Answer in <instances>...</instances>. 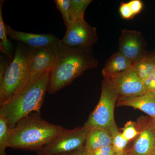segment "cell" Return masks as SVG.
Here are the masks:
<instances>
[{
	"instance_id": "cell-8",
	"label": "cell",
	"mask_w": 155,
	"mask_h": 155,
	"mask_svg": "<svg viewBox=\"0 0 155 155\" xmlns=\"http://www.w3.org/2000/svg\"><path fill=\"white\" fill-rule=\"evenodd\" d=\"M104 78L116 91L118 98L138 96L147 92L143 81L134 67L119 75Z\"/></svg>"
},
{
	"instance_id": "cell-7",
	"label": "cell",
	"mask_w": 155,
	"mask_h": 155,
	"mask_svg": "<svg viewBox=\"0 0 155 155\" xmlns=\"http://www.w3.org/2000/svg\"><path fill=\"white\" fill-rule=\"evenodd\" d=\"M61 41L69 47L92 48L98 41L96 28L90 25L84 19L72 21Z\"/></svg>"
},
{
	"instance_id": "cell-19",
	"label": "cell",
	"mask_w": 155,
	"mask_h": 155,
	"mask_svg": "<svg viewBox=\"0 0 155 155\" xmlns=\"http://www.w3.org/2000/svg\"><path fill=\"white\" fill-rule=\"evenodd\" d=\"M134 67L139 77L143 81L155 72L153 60L148 56L135 64Z\"/></svg>"
},
{
	"instance_id": "cell-4",
	"label": "cell",
	"mask_w": 155,
	"mask_h": 155,
	"mask_svg": "<svg viewBox=\"0 0 155 155\" xmlns=\"http://www.w3.org/2000/svg\"><path fill=\"white\" fill-rule=\"evenodd\" d=\"M31 48L18 44L13 60L0 79V105L8 101L24 86L29 77Z\"/></svg>"
},
{
	"instance_id": "cell-6",
	"label": "cell",
	"mask_w": 155,
	"mask_h": 155,
	"mask_svg": "<svg viewBox=\"0 0 155 155\" xmlns=\"http://www.w3.org/2000/svg\"><path fill=\"white\" fill-rule=\"evenodd\" d=\"M88 130L84 126L64 129L51 141L37 151L39 155H59L84 149Z\"/></svg>"
},
{
	"instance_id": "cell-30",
	"label": "cell",
	"mask_w": 155,
	"mask_h": 155,
	"mask_svg": "<svg viewBox=\"0 0 155 155\" xmlns=\"http://www.w3.org/2000/svg\"><path fill=\"white\" fill-rule=\"evenodd\" d=\"M154 123V149H155V119H153Z\"/></svg>"
},
{
	"instance_id": "cell-15",
	"label": "cell",
	"mask_w": 155,
	"mask_h": 155,
	"mask_svg": "<svg viewBox=\"0 0 155 155\" xmlns=\"http://www.w3.org/2000/svg\"><path fill=\"white\" fill-rule=\"evenodd\" d=\"M113 137L107 131L100 128H93L88 130L84 150L89 155L94 150L112 144Z\"/></svg>"
},
{
	"instance_id": "cell-9",
	"label": "cell",
	"mask_w": 155,
	"mask_h": 155,
	"mask_svg": "<svg viewBox=\"0 0 155 155\" xmlns=\"http://www.w3.org/2000/svg\"><path fill=\"white\" fill-rule=\"evenodd\" d=\"M146 43L140 32L123 29L119 39V51L128 59L134 66L147 57Z\"/></svg>"
},
{
	"instance_id": "cell-27",
	"label": "cell",
	"mask_w": 155,
	"mask_h": 155,
	"mask_svg": "<svg viewBox=\"0 0 155 155\" xmlns=\"http://www.w3.org/2000/svg\"><path fill=\"white\" fill-rule=\"evenodd\" d=\"M8 61L4 59L3 57L1 56V64H0V79H2L5 74L7 68L10 64Z\"/></svg>"
},
{
	"instance_id": "cell-23",
	"label": "cell",
	"mask_w": 155,
	"mask_h": 155,
	"mask_svg": "<svg viewBox=\"0 0 155 155\" xmlns=\"http://www.w3.org/2000/svg\"><path fill=\"white\" fill-rule=\"evenodd\" d=\"M116 152L112 144L106 146L92 152L89 155H116Z\"/></svg>"
},
{
	"instance_id": "cell-31",
	"label": "cell",
	"mask_w": 155,
	"mask_h": 155,
	"mask_svg": "<svg viewBox=\"0 0 155 155\" xmlns=\"http://www.w3.org/2000/svg\"><path fill=\"white\" fill-rule=\"evenodd\" d=\"M148 155H155V149H154Z\"/></svg>"
},
{
	"instance_id": "cell-21",
	"label": "cell",
	"mask_w": 155,
	"mask_h": 155,
	"mask_svg": "<svg viewBox=\"0 0 155 155\" xmlns=\"http://www.w3.org/2000/svg\"><path fill=\"white\" fill-rule=\"evenodd\" d=\"M122 135L128 141L136 138L139 134V131L136 123L129 121L125 124L122 128Z\"/></svg>"
},
{
	"instance_id": "cell-11",
	"label": "cell",
	"mask_w": 155,
	"mask_h": 155,
	"mask_svg": "<svg viewBox=\"0 0 155 155\" xmlns=\"http://www.w3.org/2000/svg\"><path fill=\"white\" fill-rule=\"evenodd\" d=\"M55 60V55L51 45L35 48H31L29 77L41 75L47 71L52 70L54 66Z\"/></svg>"
},
{
	"instance_id": "cell-29",
	"label": "cell",
	"mask_w": 155,
	"mask_h": 155,
	"mask_svg": "<svg viewBox=\"0 0 155 155\" xmlns=\"http://www.w3.org/2000/svg\"><path fill=\"white\" fill-rule=\"evenodd\" d=\"M130 154V152L129 150H126L122 152L118 153L116 155H129Z\"/></svg>"
},
{
	"instance_id": "cell-14",
	"label": "cell",
	"mask_w": 155,
	"mask_h": 155,
	"mask_svg": "<svg viewBox=\"0 0 155 155\" xmlns=\"http://www.w3.org/2000/svg\"><path fill=\"white\" fill-rule=\"evenodd\" d=\"M134 67L131 61L118 51L106 62L102 70L104 78L114 77L126 72Z\"/></svg>"
},
{
	"instance_id": "cell-28",
	"label": "cell",
	"mask_w": 155,
	"mask_h": 155,
	"mask_svg": "<svg viewBox=\"0 0 155 155\" xmlns=\"http://www.w3.org/2000/svg\"><path fill=\"white\" fill-rule=\"evenodd\" d=\"M59 155H88L85 151L84 149L74 152L68 153L64 154Z\"/></svg>"
},
{
	"instance_id": "cell-1",
	"label": "cell",
	"mask_w": 155,
	"mask_h": 155,
	"mask_svg": "<svg viewBox=\"0 0 155 155\" xmlns=\"http://www.w3.org/2000/svg\"><path fill=\"white\" fill-rule=\"evenodd\" d=\"M51 47L56 60L50 75L48 90L50 94H54L86 70L96 68L98 65L92 48L69 47L62 43L61 40L51 45Z\"/></svg>"
},
{
	"instance_id": "cell-26",
	"label": "cell",
	"mask_w": 155,
	"mask_h": 155,
	"mask_svg": "<svg viewBox=\"0 0 155 155\" xmlns=\"http://www.w3.org/2000/svg\"><path fill=\"white\" fill-rule=\"evenodd\" d=\"M134 16L139 14L142 10L143 4L140 0H132L128 2Z\"/></svg>"
},
{
	"instance_id": "cell-25",
	"label": "cell",
	"mask_w": 155,
	"mask_h": 155,
	"mask_svg": "<svg viewBox=\"0 0 155 155\" xmlns=\"http://www.w3.org/2000/svg\"><path fill=\"white\" fill-rule=\"evenodd\" d=\"M145 88L147 92H155V72L143 81Z\"/></svg>"
},
{
	"instance_id": "cell-20",
	"label": "cell",
	"mask_w": 155,
	"mask_h": 155,
	"mask_svg": "<svg viewBox=\"0 0 155 155\" xmlns=\"http://www.w3.org/2000/svg\"><path fill=\"white\" fill-rule=\"evenodd\" d=\"M70 0H55L56 7L60 11L66 28L72 22L69 13Z\"/></svg>"
},
{
	"instance_id": "cell-2",
	"label": "cell",
	"mask_w": 155,
	"mask_h": 155,
	"mask_svg": "<svg viewBox=\"0 0 155 155\" xmlns=\"http://www.w3.org/2000/svg\"><path fill=\"white\" fill-rule=\"evenodd\" d=\"M51 71L29 77L19 92L0 106V114L7 119L11 129L22 118L32 113L40 114L48 92Z\"/></svg>"
},
{
	"instance_id": "cell-3",
	"label": "cell",
	"mask_w": 155,
	"mask_h": 155,
	"mask_svg": "<svg viewBox=\"0 0 155 155\" xmlns=\"http://www.w3.org/2000/svg\"><path fill=\"white\" fill-rule=\"evenodd\" d=\"M64 129L41 119L40 114L32 113L21 119L12 129L8 147L37 151Z\"/></svg>"
},
{
	"instance_id": "cell-12",
	"label": "cell",
	"mask_w": 155,
	"mask_h": 155,
	"mask_svg": "<svg viewBox=\"0 0 155 155\" xmlns=\"http://www.w3.org/2000/svg\"><path fill=\"white\" fill-rule=\"evenodd\" d=\"M6 31L8 37L21 42L31 48L49 46L60 40L52 34H40L22 32L14 30L6 24Z\"/></svg>"
},
{
	"instance_id": "cell-13",
	"label": "cell",
	"mask_w": 155,
	"mask_h": 155,
	"mask_svg": "<svg viewBox=\"0 0 155 155\" xmlns=\"http://www.w3.org/2000/svg\"><path fill=\"white\" fill-rule=\"evenodd\" d=\"M117 106H126L138 109L155 119V92L150 91L138 96L119 98Z\"/></svg>"
},
{
	"instance_id": "cell-17",
	"label": "cell",
	"mask_w": 155,
	"mask_h": 155,
	"mask_svg": "<svg viewBox=\"0 0 155 155\" xmlns=\"http://www.w3.org/2000/svg\"><path fill=\"white\" fill-rule=\"evenodd\" d=\"M12 129L7 119L0 114V155H6V149L8 147Z\"/></svg>"
},
{
	"instance_id": "cell-33",
	"label": "cell",
	"mask_w": 155,
	"mask_h": 155,
	"mask_svg": "<svg viewBox=\"0 0 155 155\" xmlns=\"http://www.w3.org/2000/svg\"><path fill=\"white\" fill-rule=\"evenodd\" d=\"M129 155H130V154H129Z\"/></svg>"
},
{
	"instance_id": "cell-18",
	"label": "cell",
	"mask_w": 155,
	"mask_h": 155,
	"mask_svg": "<svg viewBox=\"0 0 155 155\" xmlns=\"http://www.w3.org/2000/svg\"><path fill=\"white\" fill-rule=\"evenodd\" d=\"M91 0H70L69 13L72 21L84 19L85 10Z\"/></svg>"
},
{
	"instance_id": "cell-32",
	"label": "cell",
	"mask_w": 155,
	"mask_h": 155,
	"mask_svg": "<svg viewBox=\"0 0 155 155\" xmlns=\"http://www.w3.org/2000/svg\"><path fill=\"white\" fill-rule=\"evenodd\" d=\"M153 60L154 62L155 66V60Z\"/></svg>"
},
{
	"instance_id": "cell-24",
	"label": "cell",
	"mask_w": 155,
	"mask_h": 155,
	"mask_svg": "<svg viewBox=\"0 0 155 155\" xmlns=\"http://www.w3.org/2000/svg\"><path fill=\"white\" fill-rule=\"evenodd\" d=\"M119 11L122 18L125 19H131L134 17L128 3L122 2L120 5Z\"/></svg>"
},
{
	"instance_id": "cell-10",
	"label": "cell",
	"mask_w": 155,
	"mask_h": 155,
	"mask_svg": "<svg viewBox=\"0 0 155 155\" xmlns=\"http://www.w3.org/2000/svg\"><path fill=\"white\" fill-rule=\"evenodd\" d=\"M136 123L139 134L129 149L131 155H148L154 149V120L150 117H141Z\"/></svg>"
},
{
	"instance_id": "cell-22",
	"label": "cell",
	"mask_w": 155,
	"mask_h": 155,
	"mask_svg": "<svg viewBox=\"0 0 155 155\" xmlns=\"http://www.w3.org/2000/svg\"><path fill=\"white\" fill-rule=\"evenodd\" d=\"M128 142L123 137L122 133L118 131L113 137L112 144L116 152L118 153L124 151L126 150Z\"/></svg>"
},
{
	"instance_id": "cell-5",
	"label": "cell",
	"mask_w": 155,
	"mask_h": 155,
	"mask_svg": "<svg viewBox=\"0 0 155 155\" xmlns=\"http://www.w3.org/2000/svg\"><path fill=\"white\" fill-rule=\"evenodd\" d=\"M118 99L116 91L104 78L99 101L84 126L88 130L93 128L103 129L113 137L119 131L114 115V108Z\"/></svg>"
},
{
	"instance_id": "cell-16",
	"label": "cell",
	"mask_w": 155,
	"mask_h": 155,
	"mask_svg": "<svg viewBox=\"0 0 155 155\" xmlns=\"http://www.w3.org/2000/svg\"><path fill=\"white\" fill-rule=\"evenodd\" d=\"M5 1H0V50L11 60H13V46L8 38L6 31V24L3 20V4Z\"/></svg>"
}]
</instances>
